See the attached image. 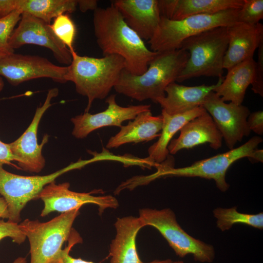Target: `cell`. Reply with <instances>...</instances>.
Returning <instances> with one entry per match:
<instances>
[{"mask_svg": "<svg viewBox=\"0 0 263 263\" xmlns=\"http://www.w3.org/2000/svg\"><path fill=\"white\" fill-rule=\"evenodd\" d=\"M227 27L228 44L224 60L227 70L247 59L253 58L256 50L263 42V25L236 21Z\"/></svg>", "mask_w": 263, "mask_h": 263, "instance_id": "16", "label": "cell"}, {"mask_svg": "<svg viewBox=\"0 0 263 263\" xmlns=\"http://www.w3.org/2000/svg\"><path fill=\"white\" fill-rule=\"evenodd\" d=\"M27 44L38 45L50 50L57 61L62 64L68 66L72 62L70 50L56 38L51 25L23 13L10 38L9 45L14 50Z\"/></svg>", "mask_w": 263, "mask_h": 263, "instance_id": "14", "label": "cell"}, {"mask_svg": "<svg viewBox=\"0 0 263 263\" xmlns=\"http://www.w3.org/2000/svg\"><path fill=\"white\" fill-rule=\"evenodd\" d=\"M79 209L61 213L45 222L26 219L19 224L29 241L30 263H48L58 254L71 234Z\"/></svg>", "mask_w": 263, "mask_h": 263, "instance_id": "7", "label": "cell"}, {"mask_svg": "<svg viewBox=\"0 0 263 263\" xmlns=\"http://www.w3.org/2000/svg\"><path fill=\"white\" fill-rule=\"evenodd\" d=\"M68 67L56 65L47 58L12 53L0 58V76L12 85L39 78H49L61 83L67 82Z\"/></svg>", "mask_w": 263, "mask_h": 263, "instance_id": "10", "label": "cell"}, {"mask_svg": "<svg viewBox=\"0 0 263 263\" xmlns=\"http://www.w3.org/2000/svg\"><path fill=\"white\" fill-rule=\"evenodd\" d=\"M256 62L254 58L247 59L228 69L221 84L213 92L225 102L242 105L246 89L254 78Z\"/></svg>", "mask_w": 263, "mask_h": 263, "instance_id": "23", "label": "cell"}, {"mask_svg": "<svg viewBox=\"0 0 263 263\" xmlns=\"http://www.w3.org/2000/svg\"><path fill=\"white\" fill-rule=\"evenodd\" d=\"M56 38L70 50L75 51L73 44L76 33L74 22L67 14L60 15L54 19L51 25Z\"/></svg>", "mask_w": 263, "mask_h": 263, "instance_id": "27", "label": "cell"}, {"mask_svg": "<svg viewBox=\"0 0 263 263\" xmlns=\"http://www.w3.org/2000/svg\"><path fill=\"white\" fill-rule=\"evenodd\" d=\"M163 125L162 115L154 116L151 111L138 114L132 121L122 126L108 140L106 148H117L123 145L148 142L159 137Z\"/></svg>", "mask_w": 263, "mask_h": 263, "instance_id": "22", "label": "cell"}, {"mask_svg": "<svg viewBox=\"0 0 263 263\" xmlns=\"http://www.w3.org/2000/svg\"><path fill=\"white\" fill-rule=\"evenodd\" d=\"M172 263H185L182 261H178L173 262Z\"/></svg>", "mask_w": 263, "mask_h": 263, "instance_id": "42", "label": "cell"}, {"mask_svg": "<svg viewBox=\"0 0 263 263\" xmlns=\"http://www.w3.org/2000/svg\"><path fill=\"white\" fill-rule=\"evenodd\" d=\"M202 106L212 117L229 150L249 135L247 119L250 112L247 107L226 103L213 91L207 95Z\"/></svg>", "mask_w": 263, "mask_h": 263, "instance_id": "12", "label": "cell"}, {"mask_svg": "<svg viewBox=\"0 0 263 263\" xmlns=\"http://www.w3.org/2000/svg\"><path fill=\"white\" fill-rule=\"evenodd\" d=\"M72 60L68 66L67 81L72 82L76 91L86 96L88 112L95 99H103L117 82L125 62L120 56L112 55L95 58L71 53Z\"/></svg>", "mask_w": 263, "mask_h": 263, "instance_id": "3", "label": "cell"}, {"mask_svg": "<svg viewBox=\"0 0 263 263\" xmlns=\"http://www.w3.org/2000/svg\"><path fill=\"white\" fill-rule=\"evenodd\" d=\"M22 12L15 10L8 15L0 17V52L6 54L14 53L9 45L10 38L16 25L21 19Z\"/></svg>", "mask_w": 263, "mask_h": 263, "instance_id": "28", "label": "cell"}, {"mask_svg": "<svg viewBox=\"0 0 263 263\" xmlns=\"http://www.w3.org/2000/svg\"><path fill=\"white\" fill-rule=\"evenodd\" d=\"M8 54L0 52V58L5 56Z\"/></svg>", "mask_w": 263, "mask_h": 263, "instance_id": "41", "label": "cell"}, {"mask_svg": "<svg viewBox=\"0 0 263 263\" xmlns=\"http://www.w3.org/2000/svg\"><path fill=\"white\" fill-rule=\"evenodd\" d=\"M244 0H158L161 17L177 20L242 7Z\"/></svg>", "mask_w": 263, "mask_h": 263, "instance_id": "21", "label": "cell"}, {"mask_svg": "<svg viewBox=\"0 0 263 263\" xmlns=\"http://www.w3.org/2000/svg\"><path fill=\"white\" fill-rule=\"evenodd\" d=\"M217 227L222 231L230 229L236 224H242L262 230L263 213L248 214L239 212L236 206L230 208L217 207L213 210Z\"/></svg>", "mask_w": 263, "mask_h": 263, "instance_id": "26", "label": "cell"}, {"mask_svg": "<svg viewBox=\"0 0 263 263\" xmlns=\"http://www.w3.org/2000/svg\"><path fill=\"white\" fill-rule=\"evenodd\" d=\"M116 95H110L106 100L107 109L102 112L91 114L88 112L76 115L71 118L74 125L72 134L77 139L86 137L94 131L107 126L121 128L122 123L133 120L141 113L150 111V105L119 106L116 101Z\"/></svg>", "mask_w": 263, "mask_h": 263, "instance_id": "15", "label": "cell"}, {"mask_svg": "<svg viewBox=\"0 0 263 263\" xmlns=\"http://www.w3.org/2000/svg\"><path fill=\"white\" fill-rule=\"evenodd\" d=\"M224 78H219L216 84L211 85L187 86L172 82L166 88L165 96L159 99L157 103L170 115L189 111L202 106L207 95L221 84Z\"/></svg>", "mask_w": 263, "mask_h": 263, "instance_id": "19", "label": "cell"}, {"mask_svg": "<svg viewBox=\"0 0 263 263\" xmlns=\"http://www.w3.org/2000/svg\"><path fill=\"white\" fill-rule=\"evenodd\" d=\"M144 226L156 228L180 258L191 254L198 262L211 263L215 258L213 245L196 239L186 232L178 223L174 212L169 208L140 209L139 217Z\"/></svg>", "mask_w": 263, "mask_h": 263, "instance_id": "8", "label": "cell"}, {"mask_svg": "<svg viewBox=\"0 0 263 263\" xmlns=\"http://www.w3.org/2000/svg\"><path fill=\"white\" fill-rule=\"evenodd\" d=\"M178 138L170 141L168 150L175 154L184 149L208 143L211 148L217 150L222 145L223 137L211 115L206 110L200 115L187 123L180 130Z\"/></svg>", "mask_w": 263, "mask_h": 263, "instance_id": "17", "label": "cell"}, {"mask_svg": "<svg viewBox=\"0 0 263 263\" xmlns=\"http://www.w3.org/2000/svg\"><path fill=\"white\" fill-rule=\"evenodd\" d=\"M93 25L96 42L104 56L116 55L125 62V70L139 75L146 72L158 52L152 51L125 22L112 2L94 11Z\"/></svg>", "mask_w": 263, "mask_h": 263, "instance_id": "1", "label": "cell"}, {"mask_svg": "<svg viewBox=\"0 0 263 263\" xmlns=\"http://www.w3.org/2000/svg\"><path fill=\"white\" fill-rule=\"evenodd\" d=\"M78 7L82 12L88 10H95L97 8V1L94 0H77Z\"/></svg>", "mask_w": 263, "mask_h": 263, "instance_id": "36", "label": "cell"}, {"mask_svg": "<svg viewBox=\"0 0 263 263\" xmlns=\"http://www.w3.org/2000/svg\"><path fill=\"white\" fill-rule=\"evenodd\" d=\"M9 237L14 243L21 244L26 237L21 229L19 224L10 221L0 220V241L3 238Z\"/></svg>", "mask_w": 263, "mask_h": 263, "instance_id": "31", "label": "cell"}, {"mask_svg": "<svg viewBox=\"0 0 263 263\" xmlns=\"http://www.w3.org/2000/svg\"><path fill=\"white\" fill-rule=\"evenodd\" d=\"M88 163L87 161L79 160L51 174L34 176L12 173L0 165V194L8 205V220L18 223L23 208L29 201L38 199L45 186L63 174Z\"/></svg>", "mask_w": 263, "mask_h": 263, "instance_id": "9", "label": "cell"}, {"mask_svg": "<svg viewBox=\"0 0 263 263\" xmlns=\"http://www.w3.org/2000/svg\"><path fill=\"white\" fill-rule=\"evenodd\" d=\"M205 109L200 106L189 111L173 115L162 110L163 125L158 140L148 149V160L156 166L164 162L169 155L168 146L175 133L189 121L201 114Z\"/></svg>", "mask_w": 263, "mask_h": 263, "instance_id": "24", "label": "cell"}, {"mask_svg": "<svg viewBox=\"0 0 263 263\" xmlns=\"http://www.w3.org/2000/svg\"><path fill=\"white\" fill-rule=\"evenodd\" d=\"M58 89H50L42 105L38 107L30 125L25 132L16 140L9 143L11 151L19 166L23 170L38 173L45 166L42 149L49 139L44 134L41 143L38 141V132L40 121L46 111L52 105V99L57 96Z\"/></svg>", "mask_w": 263, "mask_h": 263, "instance_id": "11", "label": "cell"}, {"mask_svg": "<svg viewBox=\"0 0 263 263\" xmlns=\"http://www.w3.org/2000/svg\"><path fill=\"white\" fill-rule=\"evenodd\" d=\"M12 161H14V158L9 143L0 140V165H11Z\"/></svg>", "mask_w": 263, "mask_h": 263, "instance_id": "34", "label": "cell"}, {"mask_svg": "<svg viewBox=\"0 0 263 263\" xmlns=\"http://www.w3.org/2000/svg\"><path fill=\"white\" fill-rule=\"evenodd\" d=\"M116 234L110 245V263H144L136 248V238L144 227L139 217L132 216L117 218L114 223Z\"/></svg>", "mask_w": 263, "mask_h": 263, "instance_id": "20", "label": "cell"}, {"mask_svg": "<svg viewBox=\"0 0 263 263\" xmlns=\"http://www.w3.org/2000/svg\"><path fill=\"white\" fill-rule=\"evenodd\" d=\"M258 60L256 66L254 78L251 84L252 90L255 94L263 96V42L258 47Z\"/></svg>", "mask_w": 263, "mask_h": 263, "instance_id": "32", "label": "cell"}, {"mask_svg": "<svg viewBox=\"0 0 263 263\" xmlns=\"http://www.w3.org/2000/svg\"><path fill=\"white\" fill-rule=\"evenodd\" d=\"M112 2L127 24L143 40L151 38L161 19L158 0H116Z\"/></svg>", "mask_w": 263, "mask_h": 263, "instance_id": "18", "label": "cell"}, {"mask_svg": "<svg viewBox=\"0 0 263 263\" xmlns=\"http://www.w3.org/2000/svg\"><path fill=\"white\" fill-rule=\"evenodd\" d=\"M2 99V98H0V101Z\"/></svg>", "mask_w": 263, "mask_h": 263, "instance_id": "43", "label": "cell"}, {"mask_svg": "<svg viewBox=\"0 0 263 263\" xmlns=\"http://www.w3.org/2000/svg\"><path fill=\"white\" fill-rule=\"evenodd\" d=\"M17 0H0V15L1 17L17 10Z\"/></svg>", "mask_w": 263, "mask_h": 263, "instance_id": "35", "label": "cell"}, {"mask_svg": "<svg viewBox=\"0 0 263 263\" xmlns=\"http://www.w3.org/2000/svg\"><path fill=\"white\" fill-rule=\"evenodd\" d=\"M8 205L5 199L0 196V218L8 219Z\"/></svg>", "mask_w": 263, "mask_h": 263, "instance_id": "37", "label": "cell"}, {"mask_svg": "<svg viewBox=\"0 0 263 263\" xmlns=\"http://www.w3.org/2000/svg\"><path fill=\"white\" fill-rule=\"evenodd\" d=\"M70 186L68 182L56 184L54 181L44 187L38 198L44 204L41 217L54 211L64 213L80 208L86 204L97 205L100 214L107 208H116L119 206L117 199L112 195L94 196L92 195L93 191L75 192L69 189Z\"/></svg>", "mask_w": 263, "mask_h": 263, "instance_id": "13", "label": "cell"}, {"mask_svg": "<svg viewBox=\"0 0 263 263\" xmlns=\"http://www.w3.org/2000/svg\"><path fill=\"white\" fill-rule=\"evenodd\" d=\"M262 142L261 137L254 136L238 148L195 162L186 167L174 168L162 162L156 166L157 171L155 173L148 176H142L141 180L144 184H147L159 178L198 177L213 180L218 188L225 192L229 188L225 180L226 172L233 163L244 157L263 162V150L257 149V147Z\"/></svg>", "mask_w": 263, "mask_h": 263, "instance_id": "4", "label": "cell"}, {"mask_svg": "<svg viewBox=\"0 0 263 263\" xmlns=\"http://www.w3.org/2000/svg\"><path fill=\"white\" fill-rule=\"evenodd\" d=\"M173 263V261L171 259H168L163 260H155L151 262L146 263Z\"/></svg>", "mask_w": 263, "mask_h": 263, "instance_id": "38", "label": "cell"}, {"mask_svg": "<svg viewBox=\"0 0 263 263\" xmlns=\"http://www.w3.org/2000/svg\"><path fill=\"white\" fill-rule=\"evenodd\" d=\"M12 263H27L26 257H19L17 258Z\"/></svg>", "mask_w": 263, "mask_h": 263, "instance_id": "39", "label": "cell"}, {"mask_svg": "<svg viewBox=\"0 0 263 263\" xmlns=\"http://www.w3.org/2000/svg\"><path fill=\"white\" fill-rule=\"evenodd\" d=\"M247 123L250 131L259 135L263 134V112L258 111L250 113L247 119Z\"/></svg>", "mask_w": 263, "mask_h": 263, "instance_id": "33", "label": "cell"}, {"mask_svg": "<svg viewBox=\"0 0 263 263\" xmlns=\"http://www.w3.org/2000/svg\"><path fill=\"white\" fill-rule=\"evenodd\" d=\"M67 241L68 244L66 247L62 249L48 263H94L81 258H74L70 255V252L74 245L82 242V238L75 229H73Z\"/></svg>", "mask_w": 263, "mask_h": 263, "instance_id": "30", "label": "cell"}, {"mask_svg": "<svg viewBox=\"0 0 263 263\" xmlns=\"http://www.w3.org/2000/svg\"><path fill=\"white\" fill-rule=\"evenodd\" d=\"M4 83L2 77L0 76V92L3 90Z\"/></svg>", "mask_w": 263, "mask_h": 263, "instance_id": "40", "label": "cell"}, {"mask_svg": "<svg viewBox=\"0 0 263 263\" xmlns=\"http://www.w3.org/2000/svg\"><path fill=\"white\" fill-rule=\"evenodd\" d=\"M263 19V0H244L238 22L254 25Z\"/></svg>", "mask_w": 263, "mask_h": 263, "instance_id": "29", "label": "cell"}, {"mask_svg": "<svg viewBox=\"0 0 263 263\" xmlns=\"http://www.w3.org/2000/svg\"><path fill=\"white\" fill-rule=\"evenodd\" d=\"M77 5L75 0H17V10L49 24L60 15L74 12Z\"/></svg>", "mask_w": 263, "mask_h": 263, "instance_id": "25", "label": "cell"}, {"mask_svg": "<svg viewBox=\"0 0 263 263\" xmlns=\"http://www.w3.org/2000/svg\"><path fill=\"white\" fill-rule=\"evenodd\" d=\"M188 57V52L182 48L158 52L142 75H133L124 69L113 88L138 101L150 99L157 103L165 96L166 88L176 81Z\"/></svg>", "mask_w": 263, "mask_h": 263, "instance_id": "2", "label": "cell"}, {"mask_svg": "<svg viewBox=\"0 0 263 263\" xmlns=\"http://www.w3.org/2000/svg\"><path fill=\"white\" fill-rule=\"evenodd\" d=\"M239 9L194 15L173 20L161 16L158 26L148 41L150 50L162 52L180 49L187 38L213 28L227 27L237 21Z\"/></svg>", "mask_w": 263, "mask_h": 263, "instance_id": "6", "label": "cell"}, {"mask_svg": "<svg viewBox=\"0 0 263 263\" xmlns=\"http://www.w3.org/2000/svg\"><path fill=\"white\" fill-rule=\"evenodd\" d=\"M228 44L227 27L213 28L185 39L181 48L188 52L189 57L176 81L200 76L223 77Z\"/></svg>", "mask_w": 263, "mask_h": 263, "instance_id": "5", "label": "cell"}]
</instances>
